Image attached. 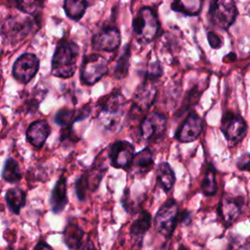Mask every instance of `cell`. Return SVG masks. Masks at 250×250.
<instances>
[{"instance_id": "f35d334b", "label": "cell", "mask_w": 250, "mask_h": 250, "mask_svg": "<svg viewBox=\"0 0 250 250\" xmlns=\"http://www.w3.org/2000/svg\"><path fill=\"white\" fill-rule=\"evenodd\" d=\"M6 250H15V249H13L12 247H9V248H7ZM19 250H25V249H19Z\"/></svg>"}, {"instance_id": "836d02e7", "label": "cell", "mask_w": 250, "mask_h": 250, "mask_svg": "<svg viewBox=\"0 0 250 250\" xmlns=\"http://www.w3.org/2000/svg\"><path fill=\"white\" fill-rule=\"evenodd\" d=\"M207 40L210 47L213 49H220L223 45V40L221 39V37L212 31H209L207 33Z\"/></svg>"}, {"instance_id": "5bb4252c", "label": "cell", "mask_w": 250, "mask_h": 250, "mask_svg": "<svg viewBox=\"0 0 250 250\" xmlns=\"http://www.w3.org/2000/svg\"><path fill=\"white\" fill-rule=\"evenodd\" d=\"M203 129V121L195 112H190L179 127L175 138L180 143H191L197 140Z\"/></svg>"}, {"instance_id": "ac0fdd59", "label": "cell", "mask_w": 250, "mask_h": 250, "mask_svg": "<svg viewBox=\"0 0 250 250\" xmlns=\"http://www.w3.org/2000/svg\"><path fill=\"white\" fill-rule=\"evenodd\" d=\"M66 179L63 175H61L57 183L55 184L51 195H50V206L55 214H60L65 208L68 199L66 193Z\"/></svg>"}, {"instance_id": "7c38bea8", "label": "cell", "mask_w": 250, "mask_h": 250, "mask_svg": "<svg viewBox=\"0 0 250 250\" xmlns=\"http://www.w3.org/2000/svg\"><path fill=\"white\" fill-rule=\"evenodd\" d=\"M90 111L91 109L88 105L83 106L79 110H74L67 107H63L58 110L54 117V120L59 126L63 129V132H62L61 135V140L63 141L67 137H69L72 131L73 124L78 120L85 119L89 115Z\"/></svg>"}, {"instance_id": "8fae6325", "label": "cell", "mask_w": 250, "mask_h": 250, "mask_svg": "<svg viewBox=\"0 0 250 250\" xmlns=\"http://www.w3.org/2000/svg\"><path fill=\"white\" fill-rule=\"evenodd\" d=\"M135 155V148L127 141L114 142L108 150L110 165L116 169H129Z\"/></svg>"}, {"instance_id": "2e32d148", "label": "cell", "mask_w": 250, "mask_h": 250, "mask_svg": "<svg viewBox=\"0 0 250 250\" xmlns=\"http://www.w3.org/2000/svg\"><path fill=\"white\" fill-rule=\"evenodd\" d=\"M33 26L30 18H11L3 26L4 34L6 37L13 41H20L27 36Z\"/></svg>"}, {"instance_id": "277c9868", "label": "cell", "mask_w": 250, "mask_h": 250, "mask_svg": "<svg viewBox=\"0 0 250 250\" xmlns=\"http://www.w3.org/2000/svg\"><path fill=\"white\" fill-rule=\"evenodd\" d=\"M132 26L137 37L146 43L152 41L160 29L157 15L149 7H144L138 12L133 20Z\"/></svg>"}, {"instance_id": "83f0119b", "label": "cell", "mask_w": 250, "mask_h": 250, "mask_svg": "<svg viewBox=\"0 0 250 250\" xmlns=\"http://www.w3.org/2000/svg\"><path fill=\"white\" fill-rule=\"evenodd\" d=\"M130 57H131V50L130 45L127 44L123 48V52L120 55L119 59L117 60L115 68H114V77L117 79L124 78L129 70L130 65Z\"/></svg>"}, {"instance_id": "4316f807", "label": "cell", "mask_w": 250, "mask_h": 250, "mask_svg": "<svg viewBox=\"0 0 250 250\" xmlns=\"http://www.w3.org/2000/svg\"><path fill=\"white\" fill-rule=\"evenodd\" d=\"M22 174L21 172L19 163L12 157H9L5 160L3 169H2V178L8 183L14 184L21 181Z\"/></svg>"}, {"instance_id": "f1b7e54d", "label": "cell", "mask_w": 250, "mask_h": 250, "mask_svg": "<svg viewBox=\"0 0 250 250\" xmlns=\"http://www.w3.org/2000/svg\"><path fill=\"white\" fill-rule=\"evenodd\" d=\"M12 6L22 13L36 16L42 9L41 0H10Z\"/></svg>"}, {"instance_id": "d4e9b609", "label": "cell", "mask_w": 250, "mask_h": 250, "mask_svg": "<svg viewBox=\"0 0 250 250\" xmlns=\"http://www.w3.org/2000/svg\"><path fill=\"white\" fill-rule=\"evenodd\" d=\"M88 8L86 0H63V10L67 18L72 21H79Z\"/></svg>"}, {"instance_id": "ba28073f", "label": "cell", "mask_w": 250, "mask_h": 250, "mask_svg": "<svg viewBox=\"0 0 250 250\" xmlns=\"http://www.w3.org/2000/svg\"><path fill=\"white\" fill-rule=\"evenodd\" d=\"M39 59L32 53L21 55L13 64L12 73L14 78L23 84L28 83L34 78L39 70Z\"/></svg>"}, {"instance_id": "603a6c76", "label": "cell", "mask_w": 250, "mask_h": 250, "mask_svg": "<svg viewBox=\"0 0 250 250\" xmlns=\"http://www.w3.org/2000/svg\"><path fill=\"white\" fill-rule=\"evenodd\" d=\"M5 200L8 209L13 214H20L21 208L25 205L26 195L21 188H11L5 193Z\"/></svg>"}, {"instance_id": "d590c367", "label": "cell", "mask_w": 250, "mask_h": 250, "mask_svg": "<svg viewBox=\"0 0 250 250\" xmlns=\"http://www.w3.org/2000/svg\"><path fill=\"white\" fill-rule=\"evenodd\" d=\"M33 250H53V248L45 241H39Z\"/></svg>"}, {"instance_id": "8d00e7d4", "label": "cell", "mask_w": 250, "mask_h": 250, "mask_svg": "<svg viewBox=\"0 0 250 250\" xmlns=\"http://www.w3.org/2000/svg\"><path fill=\"white\" fill-rule=\"evenodd\" d=\"M78 250H98V249L95 247L94 243L91 240H88L86 243L82 244Z\"/></svg>"}, {"instance_id": "ffe728a7", "label": "cell", "mask_w": 250, "mask_h": 250, "mask_svg": "<svg viewBox=\"0 0 250 250\" xmlns=\"http://www.w3.org/2000/svg\"><path fill=\"white\" fill-rule=\"evenodd\" d=\"M176 176L168 162H161L156 168V184L164 191L169 192L174 187Z\"/></svg>"}, {"instance_id": "8992f818", "label": "cell", "mask_w": 250, "mask_h": 250, "mask_svg": "<svg viewBox=\"0 0 250 250\" xmlns=\"http://www.w3.org/2000/svg\"><path fill=\"white\" fill-rule=\"evenodd\" d=\"M108 71L106 60L100 54L93 53L84 57L80 67V79L86 85H94Z\"/></svg>"}, {"instance_id": "cb8c5ba5", "label": "cell", "mask_w": 250, "mask_h": 250, "mask_svg": "<svg viewBox=\"0 0 250 250\" xmlns=\"http://www.w3.org/2000/svg\"><path fill=\"white\" fill-rule=\"evenodd\" d=\"M203 0H174L171 9L186 16H198L202 10Z\"/></svg>"}, {"instance_id": "e575fe53", "label": "cell", "mask_w": 250, "mask_h": 250, "mask_svg": "<svg viewBox=\"0 0 250 250\" xmlns=\"http://www.w3.org/2000/svg\"><path fill=\"white\" fill-rule=\"evenodd\" d=\"M191 213L188 211V210H185L183 211L181 214H179V217H178V220L180 221V223L182 225H185V226H188L191 223Z\"/></svg>"}, {"instance_id": "f546056e", "label": "cell", "mask_w": 250, "mask_h": 250, "mask_svg": "<svg viewBox=\"0 0 250 250\" xmlns=\"http://www.w3.org/2000/svg\"><path fill=\"white\" fill-rule=\"evenodd\" d=\"M74 187H75V193H76L77 198H78L80 201H84V200L86 199L87 190L90 189L86 173L82 174V175L76 180Z\"/></svg>"}, {"instance_id": "6da1fadb", "label": "cell", "mask_w": 250, "mask_h": 250, "mask_svg": "<svg viewBox=\"0 0 250 250\" xmlns=\"http://www.w3.org/2000/svg\"><path fill=\"white\" fill-rule=\"evenodd\" d=\"M79 46L72 40L61 39L56 46L52 62V74L59 78H69L73 76L77 68Z\"/></svg>"}, {"instance_id": "d6986e66", "label": "cell", "mask_w": 250, "mask_h": 250, "mask_svg": "<svg viewBox=\"0 0 250 250\" xmlns=\"http://www.w3.org/2000/svg\"><path fill=\"white\" fill-rule=\"evenodd\" d=\"M152 218L149 212L146 210H142L139 213L138 218L131 224L129 229V233L131 237L136 242H142L145 234L149 229L151 226Z\"/></svg>"}, {"instance_id": "1f68e13d", "label": "cell", "mask_w": 250, "mask_h": 250, "mask_svg": "<svg viewBox=\"0 0 250 250\" xmlns=\"http://www.w3.org/2000/svg\"><path fill=\"white\" fill-rule=\"evenodd\" d=\"M236 167L240 171L250 172V152L242 154L236 161Z\"/></svg>"}, {"instance_id": "d6a6232c", "label": "cell", "mask_w": 250, "mask_h": 250, "mask_svg": "<svg viewBox=\"0 0 250 250\" xmlns=\"http://www.w3.org/2000/svg\"><path fill=\"white\" fill-rule=\"evenodd\" d=\"M240 237H232L231 240L229 242L227 250H247L245 240H239Z\"/></svg>"}, {"instance_id": "e0dca14e", "label": "cell", "mask_w": 250, "mask_h": 250, "mask_svg": "<svg viewBox=\"0 0 250 250\" xmlns=\"http://www.w3.org/2000/svg\"><path fill=\"white\" fill-rule=\"evenodd\" d=\"M51 133V127L46 120L32 122L26 130V140L34 147L41 148Z\"/></svg>"}, {"instance_id": "44dd1931", "label": "cell", "mask_w": 250, "mask_h": 250, "mask_svg": "<svg viewBox=\"0 0 250 250\" xmlns=\"http://www.w3.org/2000/svg\"><path fill=\"white\" fill-rule=\"evenodd\" d=\"M84 233L83 229L78 224L69 222L62 231L63 242L69 249H79L83 244Z\"/></svg>"}, {"instance_id": "3957f363", "label": "cell", "mask_w": 250, "mask_h": 250, "mask_svg": "<svg viewBox=\"0 0 250 250\" xmlns=\"http://www.w3.org/2000/svg\"><path fill=\"white\" fill-rule=\"evenodd\" d=\"M178 217L179 207L177 201L174 198H168L158 208L153 219V227L160 235L169 239L175 231Z\"/></svg>"}, {"instance_id": "9a60e30c", "label": "cell", "mask_w": 250, "mask_h": 250, "mask_svg": "<svg viewBox=\"0 0 250 250\" xmlns=\"http://www.w3.org/2000/svg\"><path fill=\"white\" fill-rule=\"evenodd\" d=\"M121 41L120 32L116 27H104L98 31L92 38V46L96 51L113 52L115 51Z\"/></svg>"}, {"instance_id": "4dcf8cb0", "label": "cell", "mask_w": 250, "mask_h": 250, "mask_svg": "<svg viewBox=\"0 0 250 250\" xmlns=\"http://www.w3.org/2000/svg\"><path fill=\"white\" fill-rule=\"evenodd\" d=\"M162 71L163 70H162L161 63L159 62H153L148 65L145 75V79L156 82L161 77Z\"/></svg>"}, {"instance_id": "9c48e42d", "label": "cell", "mask_w": 250, "mask_h": 250, "mask_svg": "<svg viewBox=\"0 0 250 250\" xmlns=\"http://www.w3.org/2000/svg\"><path fill=\"white\" fill-rule=\"evenodd\" d=\"M244 205V198L242 196H233L231 194H225L222 196L218 215L226 228L230 227L242 214Z\"/></svg>"}, {"instance_id": "7402d4cb", "label": "cell", "mask_w": 250, "mask_h": 250, "mask_svg": "<svg viewBox=\"0 0 250 250\" xmlns=\"http://www.w3.org/2000/svg\"><path fill=\"white\" fill-rule=\"evenodd\" d=\"M152 166L153 153L149 147H145L139 152L135 153L131 167H133L137 173L146 174L151 170Z\"/></svg>"}, {"instance_id": "4fadbf2b", "label": "cell", "mask_w": 250, "mask_h": 250, "mask_svg": "<svg viewBox=\"0 0 250 250\" xmlns=\"http://www.w3.org/2000/svg\"><path fill=\"white\" fill-rule=\"evenodd\" d=\"M154 84L155 82L153 81L144 79L143 84L137 89L133 97L131 112L135 111L138 114H142V112H146L150 107L156 96V87Z\"/></svg>"}, {"instance_id": "5b68a950", "label": "cell", "mask_w": 250, "mask_h": 250, "mask_svg": "<svg viewBox=\"0 0 250 250\" xmlns=\"http://www.w3.org/2000/svg\"><path fill=\"white\" fill-rule=\"evenodd\" d=\"M238 15L234 0H213L209 8L211 23L220 29H228Z\"/></svg>"}, {"instance_id": "74e56055", "label": "cell", "mask_w": 250, "mask_h": 250, "mask_svg": "<svg viewBox=\"0 0 250 250\" xmlns=\"http://www.w3.org/2000/svg\"><path fill=\"white\" fill-rule=\"evenodd\" d=\"M177 250H189V249H188L186 245H184V244H180Z\"/></svg>"}, {"instance_id": "30bf717a", "label": "cell", "mask_w": 250, "mask_h": 250, "mask_svg": "<svg viewBox=\"0 0 250 250\" xmlns=\"http://www.w3.org/2000/svg\"><path fill=\"white\" fill-rule=\"evenodd\" d=\"M166 126L167 118L165 115L159 112H151L144 117L140 125V134L146 141L157 140L164 135Z\"/></svg>"}, {"instance_id": "52a82bcc", "label": "cell", "mask_w": 250, "mask_h": 250, "mask_svg": "<svg viewBox=\"0 0 250 250\" xmlns=\"http://www.w3.org/2000/svg\"><path fill=\"white\" fill-rule=\"evenodd\" d=\"M221 130L226 140L229 144L235 145L241 142L246 136L247 124L239 114L227 111L221 120Z\"/></svg>"}, {"instance_id": "7a4b0ae2", "label": "cell", "mask_w": 250, "mask_h": 250, "mask_svg": "<svg viewBox=\"0 0 250 250\" xmlns=\"http://www.w3.org/2000/svg\"><path fill=\"white\" fill-rule=\"evenodd\" d=\"M125 104L126 100L119 91H113L100 100L98 118L106 130L113 131L118 126Z\"/></svg>"}, {"instance_id": "484cf974", "label": "cell", "mask_w": 250, "mask_h": 250, "mask_svg": "<svg viewBox=\"0 0 250 250\" xmlns=\"http://www.w3.org/2000/svg\"><path fill=\"white\" fill-rule=\"evenodd\" d=\"M201 190L205 196H213L217 193V180H216V169L209 163L206 167L203 180L201 182Z\"/></svg>"}]
</instances>
